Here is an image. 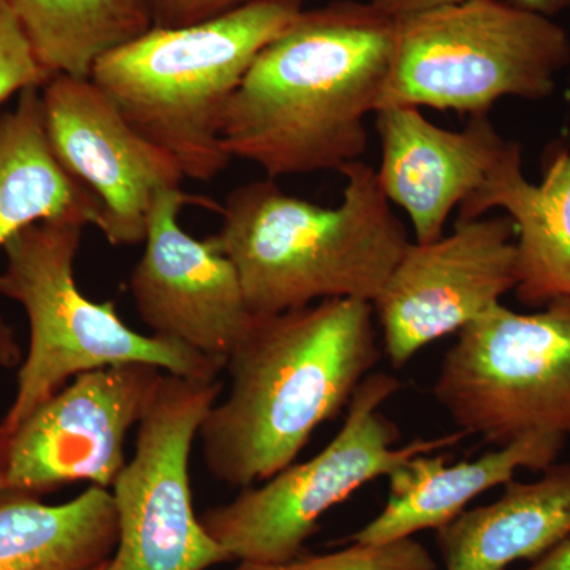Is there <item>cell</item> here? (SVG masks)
Returning a JSON list of instances; mask_svg holds the SVG:
<instances>
[{"mask_svg":"<svg viewBox=\"0 0 570 570\" xmlns=\"http://www.w3.org/2000/svg\"><path fill=\"white\" fill-rule=\"evenodd\" d=\"M247 0H149L154 28H181L209 20Z\"/></svg>","mask_w":570,"mask_h":570,"instance_id":"603a6c76","label":"cell"},{"mask_svg":"<svg viewBox=\"0 0 570 570\" xmlns=\"http://www.w3.org/2000/svg\"><path fill=\"white\" fill-rule=\"evenodd\" d=\"M223 384L167 374L112 483L119 539L108 570H208L234 561L195 515L189 460Z\"/></svg>","mask_w":570,"mask_h":570,"instance_id":"9c48e42d","label":"cell"},{"mask_svg":"<svg viewBox=\"0 0 570 570\" xmlns=\"http://www.w3.org/2000/svg\"><path fill=\"white\" fill-rule=\"evenodd\" d=\"M235 570H438V562L417 539L387 543H348L326 554H299L284 562L239 561Z\"/></svg>","mask_w":570,"mask_h":570,"instance_id":"44dd1931","label":"cell"},{"mask_svg":"<svg viewBox=\"0 0 570 570\" xmlns=\"http://www.w3.org/2000/svg\"><path fill=\"white\" fill-rule=\"evenodd\" d=\"M340 174L346 187L336 208L285 194L269 178L228 194L208 238L234 264L253 316L325 299L373 303L411 245L376 170L358 160Z\"/></svg>","mask_w":570,"mask_h":570,"instance_id":"3957f363","label":"cell"},{"mask_svg":"<svg viewBox=\"0 0 570 570\" xmlns=\"http://www.w3.org/2000/svg\"><path fill=\"white\" fill-rule=\"evenodd\" d=\"M50 78L22 29L13 0H0V107L26 89L41 88Z\"/></svg>","mask_w":570,"mask_h":570,"instance_id":"7402d4cb","label":"cell"},{"mask_svg":"<svg viewBox=\"0 0 570 570\" xmlns=\"http://www.w3.org/2000/svg\"><path fill=\"white\" fill-rule=\"evenodd\" d=\"M510 217L459 220L452 234L404 250L373 302L385 354L396 370L459 333L519 284Z\"/></svg>","mask_w":570,"mask_h":570,"instance_id":"8fae6325","label":"cell"},{"mask_svg":"<svg viewBox=\"0 0 570 570\" xmlns=\"http://www.w3.org/2000/svg\"><path fill=\"white\" fill-rule=\"evenodd\" d=\"M40 97L51 151L99 198L97 228L105 239L112 246L145 242L154 198L186 178L175 157L142 137L91 78L55 75Z\"/></svg>","mask_w":570,"mask_h":570,"instance_id":"7c38bea8","label":"cell"},{"mask_svg":"<svg viewBox=\"0 0 570 570\" xmlns=\"http://www.w3.org/2000/svg\"><path fill=\"white\" fill-rule=\"evenodd\" d=\"M374 115L381 142L379 187L407 214L415 243L441 238L452 213L523 154L487 116H471L463 130H448L409 105L382 107Z\"/></svg>","mask_w":570,"mask_h":570,"instance_id":"5bb4252c","label":"cell"},{"mask_svg":"<svg viewBox=\"0 0 570 570\" xmlns=\"http://www.w3.org/2000/svg\"><path fill=\"white\" fill-rule=\"evenodd\" d=\"M7 490L6 480H3L2 466H0V491Z\"/></svg>","mask_w":570,"mask_h":570,"instance_id":"4316f807","label":"cell"},{"mask_svg":"<svg viewBox=\"0 0 570 570\" xmlns=\"http://www.w3.org/2000/svg\"><path fill=\"white\" fill-rule=\"evenodd\" d=\"M564 442L560 434L535 433L456 464L436 452L404 461L389 475L385 508L344 543H387L441 530L475 498L504 487L521 469L542 472L557 463Z\"/></svg>","mask_w":570,"mask_h":570,"instance_id":"9a60e30c","label":"cell"},{"mask_svg":"<svg viewBox=\"0 0 570 570\" xmlns=\"http://www.w3.org/2000/svg\"><path fill=\"white\" fill-rule=\"evenodd\" d=\"M302 11V0H247L195 24L153 28L99 59L91 80L186 178L208 183L230 165L223 126L232 97Z\"/></svg>","mask_w":570,"mask_h":570,"instance_id":"277c9868","label":"cell"},{"mask_svg":"<svg viewBox=\"0 0 570 570\" xmlns=\"http://www.w3.org/2000/svg\"><path fill=\"white\" fill-rule=\"evenodd\" d=\"M396 20L377 110L409 105L487 116L508 97L547 99L570 63L568 32L508 0H464Z\"/></svg>","mask_w":570,"mask_h":570,"instance_id":"8992f818","label":"cell"},{"mask_svg":"<svg viewBox=\"0 0 570 570\" xmlns=\"http://www.w3.org/2000/svg\"><path fill=\"white\" fill-rule=\"evenodd\" d=\"M456 335L433 395L461 433L494 448L570 436V298L532 314L499 303Z\"/></svg>","mask_w":570,"mask_h":570,"instance_id":"ba28073f","label":"cell"},{"mask_svg":"<svg viewBox=\"0 0 570 570\" xmlns=\"http://www.w3.org/2000/svg\"><path fill=\"white\" fill-rule=\"evenodd\" d=\"M381 356L373 303L325 299L254 316L225 365L230 393L198 430L208 471L243 490L291 466Z\"/></svg>","mask_w":570,"mask_h":570,"instance_id":"7a4b0ae2","label":"cell"},{"mask_svg":"<svg viewBox=\"0 0 570 570\" xmlns=\"http://www.w3.org/2000/svg\"><path fill=\"white\" fill-rule=\"evenodd\" d=\"M119 539L111 491L89 487L63 504L0 491V570H94L110 561Z\"/></svg>","mask_w":570,"mask_h":570,"instance_id":"d6986e66","label":"cell"},{"mask_svg":"<svg viewBox=\"0 0 570 570\" xmlns=\"http://www.w3.org/2000/svg\"><path fill=\"white\" fill-rule=\"evenodd\" d=\"M524 570H570V535Z\"/></svg>","mask_w":570,"mask_h":570,"instance_id":"d4e9b609","label":"cell"},{"mask_svg":"<svg viewBox=\"0 0 570 570\" xmlns=\"http://www.w3.org/2000/svg\"><path fill=\"white\" fill-rule=\"evenodd\" d=\"M508 2L549 18L570 9V0H508Z\"/></svg>","mask_w":570,"mask_h":570,"instance_id":"484cf974","label":"cell"},{"mask_svg":"<svg viewBox=\"0 0 570 570\" xmlns=\"http://www.w3.org/2000/svg\"><path fill=\"white\" fill-rule=\"evenodd\" d=\"M163 370L122 363L88 371L0 438L7 490L48 493L73 482L110 490L127 464V434L148 414Z\"/></svg>","mask_w":570,"mask_h":570,"instance_id":"30bf717a","label":"cell"},{"mask_svg":"<svg viewBox=\"0 0 570 570\" xmlns=\"http://www.w3.org/2000/svg\"><path fill=\"white\" fill-rule=\"evenodd\" d=\"M570 535V461L505 483L497 501L466 509L436 531L445 570H505L535 561Z\"/></svg>","mask_w":570,"mask_h":570,"instance_id":"e0dca14e","label":"cell"},{"mask_svg":"<svg viewBox=\"0 0 570 570\" xmlns=\"http://www.w3.org/2000/svg\"><path fill=\"white\" fill-rule=\"evenodd\" d=\"M40 89H26L11 110L0 111V250L40 220L82 219L96 228L102 220L99 198L51 151ZM20 362L17 336L0 317V366L10 370Z\"/></svg>","mask_w":570,"mask_h":570,"instance_id":"2e32d148","label":"cell"},{"mask_svg":"<svg viewBox=\"0 0 570 570\" xmlns=\"http://www.w3.org/2000/svg\"><path fill=\"white\" fill-rule=\"evenodd\" d=\"M397 20L371 0L305 10L257 56L225 111L232 159L266 178L362 160L395 51Z\"/></svg>","mask_w":570,"mask_h":570,"instance_id":"6da1fadb","label":"cell"},{"mask_svg":"<svg viewBox=\"0 0 570 570\" xmlns=\"http://www.w3.org/2000/svg\"><path fill=\"white\" fill-rule=\"evenodd\" d=\"M377 9L385 11L390 17H404L417 11L436 9L450 3L464 2V0H371Z\"/></svg>","mask_w":570,"mask_h":570,"instance_id":"cb8c5ba5","label":"cell"},{"mask_svg":"<svg viewBox=\"0 0 570 570\" xmlns=\"http://www.w3.org/2000/svg\"><path fill=\"white\" fill-rule=\"evenodd\" d=\"M108 562H110V561L104 562L102 566H99V568H96L94 570H108Z\"/></svg>","mask_w":570,"mask_h":570,"instance_id":"83f0119b","label":"cell"},{"mask_svg":"<svg viewBox=\"0 0 570 570\" xmlns=\"http://www.w3.org/2000/svg\"><path fill=\"white\" fill-rule=\"evenodd\" d=\"M88 225L82 219L40 220L3 247L0 295L24 309L29 351L0 438L9 436L69 379L88 371L148 363L175 376L216 381L227 365L167 337L141 335L124 324L115 303L92 302L81 294L75 261Z\"/></svg>","mask_w":570,"mask_h":570,"instance_id":"5b68a950","label":"cell"},{"mask_svg":"<svg viewBox=\"0 0 570 570\" xmlns=\"http://www.w3.org/2000/svg\"><path fill=\"white\" fill-rule=\"evenodd\" d=\"M186 205L220 209L181 187L160 190L146 224L145 250L130 276V294L153 335L227 362L254 316L234 264L209 238H194L179 224Z\"/></svg>","mask_w":570,"mask_h":570,"instance_id":"4fadbf2b","label":"cell"},{"mask_svg":"<svg viewBox=\"0 0 570 570\" xmlns=\"http://www.w3.org/2000/svg\"><path fill=\"white\" fill-rule=\"evenodd\" d=\"M403 384L389 373H371L358 385L335 438L313 459L277 472L264 485L243 489L228 502L206 510L202 524L232 560L284 562L303 553L328 510L366 483L389 478L404 461L453 448L461 431L414 439L397 448L401 431L381 412Z\"/></svg>","mask_w":570,"mask_h":570,"instance_id":"52a82bcc","label":"cell"},{"mask_svg":"<svg viewBox=\"0 0 570 570\" xmlns=\"http://www.w3.org/2000/svg\"><path fill=\"white\" fill-rule=\"evenodd\" d=\"M43 69L91 78L94 66L154 28L149 0H13Z\"/></svg>","mask_w":570,"mask_h":570,"instance_id":"ffe728a7","label":"cell"},{"mask_svg":"<svg viewBox=\"0 0 570 570\" xmlns=\"http://www.w3.org/2000/svg\"><path fill=\"white\" fill-rule=\"evenodd\" d=\"M491 209L508 213L519 228L517 298L538 307L570 298V154H554L540 184L528 181L523 157L512 160L461 206L459 220L479 219Z\"/></svg>","mask_w":570,"mask_h":570,"instance_id":"ac0fdd59","label":"cell"}]
</instances>
